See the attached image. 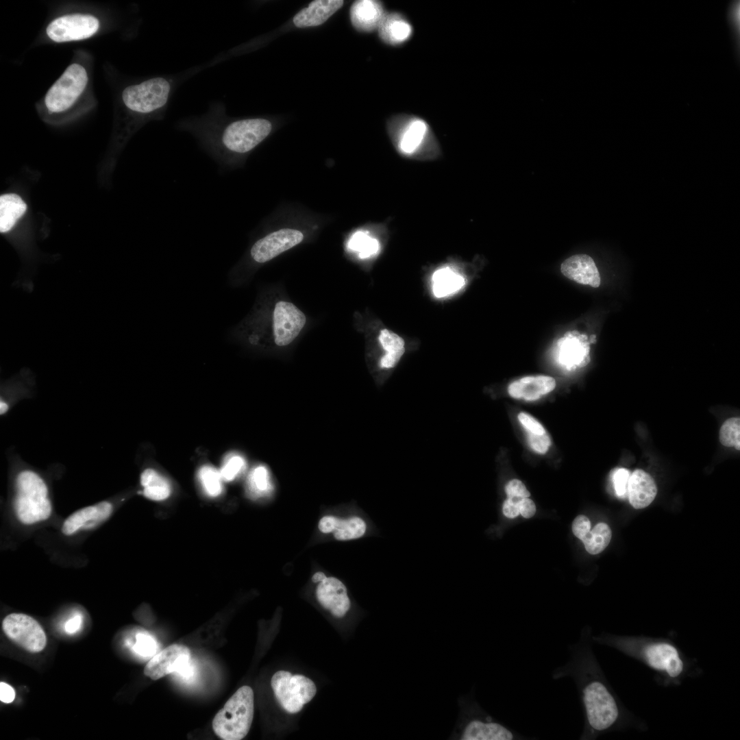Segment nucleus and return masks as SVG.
Segmentation results:
<instances>
[{
    "instance_id": "37998d69",
    "label": "nucleus",
    "mask_w": 740,
    "mask_h": 740,
    "mask_svg": "<svg viewBox=\"0 0 740 740\" xmlns=\"http://www.w3.org/2000/svg\"><path fill=\"white\" fill-rule=\"evenodd\" d=\"M15 698L14 689L8 684L0 682V700L4 703H11Z\"/></svg>"
},
{
    "instance_id": "58836bf2",
    "label": "nucleus",
    "mask_w": 740,
    "mask_h": 740,
    "mask_svg": "<svg viewBox=\"0 0 740 740\" xmlns=\"http://www.w3.org/2000/svg\"><path fill=\"white\" fill-rule=\"evenodd\" d=\"M528 442L532 449L541 454L547 452L551 444L550 436L546 432L541 435L528 432Z\"/></svg>"
},
{
    "instance_id": "ddd939ff",
    "label": "nucleus",
    "mask_w": 740,
    "mask_h": 740,
    "mask_svg": "<svg viewBox=\"0 0 740 740\" xmlns=\"http://www.w3.org/2000/svg\"><path fill=\"white\" fill-rule=\"evenodd\" d=\"M306 317L295 305L285 301L275 304L272 330L275 345L280 347L291 343L305 325Z\"/></svg>"
},
{
    "instance_id": "ea45409f",
    "label": "nucleus",
    "mask_w": 740,
    "mask_h": 740,
    "mask_svg": "<svg viewBox=\"0 0 740 740\" xmlns=\"http://www.w3.org/2000/svg\"><path fill=\"white\" fill-rule=\"evenodd\" d=\"M517 418L528 432L539 435L546 432L543 426L529 414L521 412L518 414Z\"/></svg>"
},
{
    "instance_id": "473e14b6",
    "label": "nucleus",
    "mask_w": 740,
    "mask_h": 740,
    "mask_svg": "<svg viewBox=\"0 0 740 740\" xmlns=\"http://www.w3.org/2000/svg\"><path fill=\"white\" fill-rule=\"evenodd\" d=\"M740 419L732 417L727 419L722 426L719 430L720 443L728 447H734L736 449H740Z\"/></svg>"
},
{
    "instance_id": "e433bc0d",
    "label": "nucleus",
    "mask_w": 740,
    "mask_h": 740,
    "mask_svg": "<svg viewBox=\"0 0 740 740\" xmlns=\"http://www.w3.org/2000/svg\"><path fill=\"white\" fill-rule=\"evenodd\" d=\"M156 648V643L151 636L143 633L137 634L134 645V649L137 654L143 656H149L155 653Z\"/></svg>"
},
{
    "instance_id": "2f4dec72",
    "label": "nucleus",
    "mask_w": 740,
    "mask_h": 740,
    "mask_svg": "<svg viewBox=\"0 0 740 740\" xmlns=\"http://www.w3.org/2000/svg\"><path fill=\"white\" fill-rule=\"evenodd\" d=\"M198 477L206 493L210 497L219 495L223 490L220 471L209 465L200 468Z\"/></svg>"
},
{
    "instance_id": "2eb2a0df",
    "label": "nucleus",
    "mask_w": 740,
    "mask_h": 740,
    "mask_svg": "<svg viewBox=\"0 0 740 740\" xmlns=\"http://www.w3.org/2000/svg\"><path fill=\"white\" fill-rule=\"evenodd\" d=\"M589 349L587 336L576 330L567 332L556 343L558 360L570 370L584 367L589 362Z\"/></svg>"
},
{
    "instance_id": "39448f33",
    "label": "nucleus",
    "mask_w": 740,
    "mask_h": 740,
    "mask_svg": "<svg viewBox=\"0 0 740 740\" xmlns=\"http://www.w3.org/2000/svg\"><path fill=\"white\" fill-rule=\"evenodd\" d=\"M15 489L13 506L21 523L29 526L49 518L52 505L49 490L38 473L29 469L20 471L16 477Z\"/></svg>"
},
{
    "instance_id": "f03ea898",
    "label": "nucleus",
    "mask_w": 740,
    "mask_h": 740,
    "mask_svg": "<svg viewBox=\"0 0 740 740\" xmlns=\"http://www.w3.org/2000/svg\"><path fill=\"white\" fill-rule=\"evenodd\" d=\"M569 652L568 661L556 667L552 677L554 680L569 677L574 681L584 715L580 739H593L618 726L620 706L593 656L590 632L583 630L579 641L569 646Z\"/></svg>"
},
{
    "instance_id": "cd10ccee",
    "label": "nucleus",
    "mask_w": 740,
    "mask_h": 740,
    "mask_svg": "<svg viewBox=\"0 0 740 740\" xmlns=\"http://www.w3.org/2000/svg\"><path fill=\"white\" fill-rule=\"evenodd\" d=\"M140 484L143 487V495L151 500H164L171 493L167 480L153 469L148 468L142 472Z\"/></svg>"
},
{
    "instance_id": "7c9ffc66",
    "label": "nucleus",
    "mask_w": 740,
    "mask_h": 740,
    "mask_svg": "<svg viewBox=\"0 0 740 740\" xmlns=\"http://www.w3.org/2000/svg\"><path fill=\"white\" fill-rule=\"evenodd\" d=\"M247 489L254 497L262 496L270 492L271 484L266 467L259 465L251 471L247 479Z\"/></svg>"
},
{
    "instance_id": "f704fd0d",
    "label": "nucleus",
    "mask_w": 740,
    "mask_h": 740,
    "mask_svg": "<svg viewBox=\"0 0 740 740\" xmlns=\"http://www.w3.org/2000/svg\"><path fill=\"white\" fill-rule=\"evenodd\" d=\"M728 20L734 35L736 46V51L739 57L740 47V3L739 1H733L729 4L727 14Z\"/></svg>"
},
{
    "instance_id": "f3484780",
    "label": "nucleus",
    "mask_w": 740,
    "mask_h": 740,
    "mask_svg": "<svg viewBox=\"0 0 740 740\" xmlns=\"http://www.w3.org/2000/svg\"><path fill=\"white\" fill-rule=\"evenodd\" d=\"M646 662L652 668L665 672L671 678H676L684 669L683 661L678 650L666 642L651 643L645 648Z\"/></svg>"
},
{
    "instance_id": "9d476101",
    "label": "nucleus",
    "mask_w": 740,
    "mask_h": 740,
    "mask_svg": "<svg viewBox=\"0 0 740 740\" xmlns=\"http://www.w3.org/2000/svg\"><path fill=\"white\" fill-rule=\"evenodd\" d=\"M190 652L185 645L173 644L154 655L144 668V674L153 680L176 672L189 678L193 669Z\"/></svg>"
},
{
    "instance_id": "f257e3e1",
    "label": "nucleus",
    "mask_w": 740,
    "mask_h": 740,
    "mask_svg": "<svg viewBox=\"0 0 740 740\" xmlns=\"http://www.w3.org/2000/svg\"><path fill=\"white\" fill-rule=\"evenodd\" d=\"M175 127L190 134L223 172L240 164L273 129L272 123L265 118L228 116L224 103L220 101L211 102L203 114L178 120Z\"/></svg>"
},
{
    "instance_id": "79ce46f5",
    "label": "nucleus",
    "mask_w": 740,
    "mask_h": 740,
    "mask_svg": "<svg viewBox=\"0 0 740 740\" xmlns=\"http://www.w3.org/2000/svg\"><path fill=\"white\" fill-rule=\"evenodd\" d=\"M517 507L521 514L525 518L532 517L536 512V506L534 502L528 497L523 498L517 503Z\"/></svg>"
},
{
    "instance_id": "4468645a",
    "label": "nucleus",
    "mask_w": 740,
    "mask_h": 740,
    "mask_svg": "<svg viewBox=\"0 0 740 740\" xmlns=\"http://www.w3.org/2000/svg\"><path fill=\"white\" fill-rule=\"evenodd\" d=\"M113 510L112 504L102 501L73 512L63 522L62 533L72 536L81 530H90L106 521Z\"/></svg>"
},
{
    "instance_id": "a18cd8bd",
    "label": "nucleus",
    "mask_w": 740,
    "mask_h": 740,
    "mask_svg": "<svg viewBox=\"0 0 740 740\" xmlns=\"http://www.w3.org/2000/svg\"><path fill=\"white\" fill-rule=\"evenodd\" d=\"M82 619L79 615H75L70 619L65 624V630L69 633L75 632L80 626Z\"/></svg>"
},
{
    "instance_id": "20e7f679",
    "label": "nucleus",
    "mask_w": 740,
    "mask_h": 740,
    "mask_svg": "<svg viewBox=\"0 0 740 740\" xmlns=\"http://www.w3.org/2000/svg\"><path fill=\"white\" fill-rule=\"evenodd\" d=\"M388 130L393 144L404 157L430 160L439 156V143L429 125L423 119L408 114L394 116Z\"/></svg>"
},
{
    "instance_id": "c9c22d12",
    "label": "nucleus",
    "mask_w": 740,
    "mask_h": 740,
    "mask_svg": "<svg viewBox=\"0 0 740 740\" xmlns=\"http://www.w3.org/2000/svg\"><path fill=\"white\" fill-rule=\"evenodd\" d=\"M506 500L512 503L517 504L523 498L528 497L530 492L524 484L517 479H513L508 482L504 487Z\"/></svg>"
},
{
    "instance_id": "c03bdc74",
    "label": "nucleus",
    "mask_w": 740,
    "mask_h": 740,
    "mask_svg": "<svg viewBox=\"0 0 740 740\" xmlns=\"http://www.w3.org/2000/svg\"><path fill=\"white\" fill-rule=\"evenodd\" d=\"M502 512L509 519H513L519 515L517 504H513L506 499L502 503Z\"/></svg>"
},
{
    "instance_id": "c756f323",
    "label": "nucleus",
    "mask_w": 740,
    "mask_h": 740,
    "mask_svg": "<svg viewBox=\"0 0 740 740\" xmlns=\"http://www.w3.org/2000/svg\"><path fill=\"white\" fill-rule=\"evenodd\" d=\"M347 246L352 251H358V256L362 259L376 254L380 249L379 241L362 231L355 232L349 239Z\"/></svg>"
},
{
    "instance_id": "393cba45",
    "label": "nucleus",
    "mask_w": 740,
    "mask_h": 740,
    "mask_svg": "<svg viewBox=\"0 0 740 740\" xmlns=\"http://www.w3.org/2000/svg\"><path fill=\"white\" fill-rule=\"evenodd\" d=\"M27 205L16 194L7 193L0 197V232L6 234L25 214Z\"/></svg>"
},
{
    "instance_id": "aec40b11",
    "label": "nucleus",
    "mask_w": 740,
    "mask_h": 740,
    "mask_svg": "<svg viewBox=\"0 0 740 740\" xmlns=\"http://www.w3.org/2000/svg\"><path fill=\"white\" fill-rule=\"evenodd\" d=\"M555 380L547 375H531L518 379L508 386V395L515 399L534 401L551 392Z\"/></svg>"
},
{
    "instance_id": "dca6fc26",
    "label": "nucleus",
    "mask_w": 740,
    "mask_h": 740,
    "mask_svg": "<svg viewBox=\"0 0 740 740\" xmlns=\"http://www.w3.org/2000/svg\"><path fill=\"white\" fill-rule=\"evenodd\" d=\"M318 602L337 618L343 617L351 608V601L344 584L334 577H326L316 589Z\"/></svg>"
},
{
    "instance_id": "9b49d317",
    "label": "nucleus",
    "mask_w": 740,
    "mask_h": 740,
    "mask_svg": "<svg viewBox=\"0 0 740 740\" xmlns=\"http://www.w3.org/2000/svg\"><path fill=\"white\" fill-rule=\"evenodd\" d=\"M304 239L301 232L280 229L257 239L249 249V258L255 264H264L296 246Z\"/></svg>"
},
{
    "instance_id": "a878e982",
    "label": "nucleus",
    "mask_w": 740,
    "mask_h": 740,
    "mask_svg": "<svg viewBox=\"0 0 740 740\" xmlns=\"http://www.w3.org/2000/svg\"><path fill=\"white\" fill-rule=\"evenodd\" d=\"M378 339L386 352L379 360V367L384 370L391 369L397 365L405 353L404 341L397 334L387 329L380 331Z\"/></svg>"
},
{
    "instance_id": "b1692460",
    "label": "nucleus",
    "mask_w": 740,
    "mask_h": 740,
    "mask_svg": "<svg viewBox=\"0 0 740 740\" xmlns=\"http://www.w3.org/2000/svg\"><path fill=\"white\" fill-rule=\"evenodd\" d=\"M378 30L380 38L391 45L405 42L412 33L410 23L404 16L396 12L385 13Z\"/></svg>"
},
{
    "instance_id": "4c0bfd02",
    "label": "nucleus",
    "mask_w": 740,
    "mask_h": 740,
    "mask_svg": "<svg viewBox=\"0 0 740 740\" xmlns=\"http://www.w3.org/2000/svg\"><path fill=\"white\" fill-rule=\"evenodd\" d=\"M630 476V471L625 468L618 469L614 473L613 476V484L618 497L624 498L627 497Z\"/></svg>"
},
{
    "instance_id": "4be33fe9",
    "label": "nucleus",
    "mask_w": 740,
    "mask_h": 740,
    "mask_svg": "<svg viewBox=\"0 0 740 740\" xmlns=\"http://www.w3.org/2000/svg\"><path fill=\"white\" fill-rule=\"evenodd\" d=\"M385 13L382 3L373 0L356 1L350 9L351 21L354 27L366 32L378 29Z\"/></svg>"
},
{
    "instance_id": "bb28decb",
    "label": "nucleus",
    "mask_w": 740,
    "mask_h": 740,
    "mask_svg": "<svg viewBox=\"0 0 740 740\" xmlns=\"http://www.w3.org/2000/svg\"><path fill=\"white\" fill-rule=\"evenodd\" d=\"M432 280L433 293L439 298L457 292L465 284V278L449 267H442L435 271Z\"/></svg>"
},
{
    "instance_id": "6e6552de",
    "label": "nucleus",
    "mask_w": 740,
    "mask_h": 740,
    "mask_svg": "<svg viewBox=\"0 0 740 740\" xmlns=\"http://www.w3.org/2000/svg\"><path fill=\"white\" fill-rule=\"evenodd\" d=\"M87 82L88 75L82 66L73 64L68 66L46 94L45 103L48 110L60 112L69 108L84 91Z\"/></svg>"
},
{
    "instance_id": "1a4fd4ad",
    "label": "nucleus",
    "mask_w": 740,
    "mask_h": 740,
    "mask_svg": "<svg viewBox=\"0 0 740 740\" xmlns=\"http://www.w3.org/2000/svg\"><path fill=\"white\" fill-rule=\"evenodd\" d=\"M5 634L12 642L32 653L41 652L46 646L47 637L40 624L32 617L23 613H10L2 621Z\"/></svg>"
},
{
    "instance_id": "72a5a7b5",
    "label": "nucleus",
    "mask_w": 740,
    "mask_h": 740,
    "mask_svg": "<svg viewBox=\"0 0 740 740\" xmlns=\"http://www.w3.org/2000/svg\"><path fill=\"white\" fill-rule=\"evenodd\" d=\"M245 460L243 456L236 454L227 455L220 470L223 480L230 482L235 479L245 468Z\"/></svg>"
},
{
    "instance_id": "5701e85b",
    "label": "nucleus",
    "mask_w": 740,
    "mask_h": 740,
    "mask_svg": "<svg viewBox=\"0 0 740 740\" xmlns=\"http://www.w3.org/2000/svg\"><path fill=\"white\" fill-rule=\"evenodd\" d=\"M343 5L341 0H317L300 10L293 18L297 27L319 25L335 13Z\"/></svg>"
},
{
    "instance_id": "412c9836",
    "label": "nucleus",
    "mask_w": 740,
    "mask_h": 740,
    "mask_svg": "<svg viewBox=\"0 0 740 740\" xmlns=\"http://www.w3.org/2000/svg\"><path fill=\"white\" fill-rule=\"evenodd\" d=\"M657 493V486L653 478L642 469L630 474L628 485V496L630 504L636 509L649 506Z\"/></svg>"
},
{
    "instance_id": "a19ab883",
    "label": "nucleus",
    "mask_w": 740,
    "mask_h": 740,
    "mask_svg": "<svg viewBox=\"0 0 740 740\" xmlns=\"http://www.w3.org/2000/svg\"><path fill=\"white\" fill-rule=\"evenodd\" d=\"M591 522L584 515H578L572 523V531L580 540L590 531Z\"/></svg>"
},
{
    "instance_id": "f8f14e48",
    "label": "nucleus",
    "mask_w": 740,
    "mask_h": 740,
    "mask_svg": "<svg viewBox=\"0 0 740 740\" xmlns=\"http://www.w3.org/2000/svg\"><path fill=\"white\" fill-rule=\"evenodd\" d=\"M99 25L92 15L74 14L56 18L46 31L52 40L62 42L88 38L97 32Z\"/></svg>"
},
{
    "instance_id": "a211bd4d",
    "label": "nucleus",
    "mask_w": 740,
    "mask_h": 740,
    "mask_svg": "<svg viewBox=\"0 0 740 740\" xmlns=\"http://www.w3.org/2000/svg\"><path fill=\"white\" fill-rule=\"evenodd\" d=\"M318 527L323 533L334 532V538L339 541L361 538L367 533L369 529L366 519L358 515L347 519L325 516L320 519Z\"/></svg>"
},
{
    "instance_id": "7ed1b4c3",
    "label": "nucleus",
    "mask_w": 740,
    "mask_h": 740,
    "mask_svg": "<svg viewBox=\"0 0 740 740\" xmlns=\"http://www.w3.org/2000/svg\"><path fill=\"white\" fill-rule=\"evenodd\" d=\"M460 714L450 739L460 740H521L528 739L485 711L473 694L458 700Z\"/></svg>"
},
{
    "instance_id": "49530a36",
    "label": "nucleus",
    "mask_w": 740,
    "mask_h": 740,
    "mask_svg": "<svg viewBox=\"0 0 740 740\" xmlns=\"http://www.w3.org/2000/svg\"><path fill=\"white\" fill-rule=\"evenodd\" d=\"M326 578L324 573L319 571L315 573L312 577V581L314 583L320 582Z\"/></svg>"
},
{
    "instance_id": "6ab92c4d",
    "label": "nucleus",
    "mask_w": 740,
    "mask_h": 740,
    "mask_svg": "<svg viewBox=\"0 0 740 740\" xmlns=\"http://www.w3.org/2000/svg\"><path fill=\"white\" fill-rule=\"evenodd\" d=\"M562 273L577 283L597 288L600 276L593 260L586 254H577L566 259L561 264Z\"/></svg>"
},
{
    "instance_id": "423d86ee",
    "label": "nucleus",
    "mask_w": 740,
    "mask_h": 740,
    "mask_svg": "<svg viewBox=\"0 0 740 740\" xmlns=\"http://www.w3.org/2000/svg\"><path fill=\"white\" fill-rule=\"evenodd\" d=\"M254 712V695L249 686L240 687L213 718L214 733L223 740H241L250 730Z\"/></svg>"
},
{
    "instance_id": "0eeeda50",
    "label": "nucleus",
    "mask_w": 740,
    "mask_h": 740,
    "mask_svg": "<svg viewBox=\"0 0 740 740\" xmlns=\"http://www.w3.org/2000/svg\"><path fill=\"white\" fill-rule=\"evenodd\" d=\"M271 687L282 708L290 713L299 712L317 693L315 684L301 675H292L287 671H278L271 678Z\"/></svg>"
},
{
    "instance_id": "c85d7f7f",
    "label": "nucleus",
    "mask_w": 740,
    "mask_h": 740,
    "mask_svg": "<svg viewBox=\"0 0 740 740\" xmlns=\"http://www.w3.org/2000/svg\"><path fill=\"white\" fill-rule=\"evenodd\" d=\"M611 530L604 523L597 524L582 538V541L586 550L591 554H597L602 552L609 544L611 539Z\"/></svg>"
},
{
    "instance_id": "de8ad7c7",
    "label": "nucleus",
    "mask_w": 740,
    "mask_h": 740,
    "mask_svg": "<svg viewBox=\"0 0 740 740\" xmlns=\"http://www.w3.org/2000/svg\"><path fill=\"white\" fill-rule=\"evenodd\" d=\"M8 409H9L8 404L3 399L1 398V401H0V414H1V415H3L5 414L8 412Z\"/></svg>"
}]
</instances>
